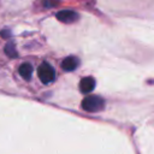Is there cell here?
I'll list each match as a JSON object with an SVG mask.
<instances>
[{
  "label": "cell",
  "mask_w": 154,
  "mask_h": 154,
  "mask_svg": "<svg viewBox=\"0 0 154 154\" xmlns=\"http://www.w3.org/2000/svg\"><path fill=\"white\" fill-rule=\"evenodd\" d=\"M18 71H19V75H20L24 79L29 81V79L31 78V75H32V66H31L29 63H24V64H22V65L19 66Z\"/></svg>",
  "instance_id": "obj_6"
},
{
  "label": "cell",
  "mask_w": 154,
  "mask_h": 154,
  "mask_svg": "<svg viewBox=\"0 0 154 154\" xmlns=\"http://www.w3.org/2000/svg\"><path fill=\"white\" fill-rule=\"evenodd\" d=\"M78 59L76 58V57H67V58H65L64 60H63V63H61V67H63V70H65V71H73L77 66H78Z\"/></svg>",
  "instance_id": "obj_5"
},
{
  "label": "cell",
  "mask_w": 154,
  "mask_h": 154,
  "mask_svg": "<svg viewBox=\"0 0 154 154\" xmlns=\"http://www.w3.org/2000/svg\"><path fill=\"white\" fill-rule=\"evenodd\" d=\"M37 75L43 84H49L55 78V71L48 63H42L37 69Z\"/></svg>",
  "instance_id": "obj_2"
},
{
  "label": "cell",
  "mask_w": 154,
  "mask_h": 154,
  "mask_svg": "<svg viewBox=\"0 0 154 154\" xmlns=\"http://www.w3.org/2000/svg\"><path fill=\"white\" fill-rule=\"evenodd\" d=\"M5 53H6L10 58H16V57H17V52H16V48H14L13 42H8V43L5 46Z\"/></svg>",
  "instance_id": "obj_7"
},
{
  "label": "cell",
  "mask_w": 154,
  "mask_h": 154,
  "mask_svg": "<svg viewBox=\"0 0 154 154\" xmlns=\"http://www.w3.org/2000/svg\"><path fill=\"white\" fill-rule=\"evenodd\" d=\"M105 107V101L102 97L96 95H90L83 99L82 108L87 112H99Z\"/></svg>",
  "instance_id": "obj_1"
},
{
  "label": "cell",
  "mask_w": 154,
  "mask_h": 154,
  "mask_svg": "<svg viewBox=\"0 0 154 154\" xmlns=\"http://www.w3.org/2000/svg\"><path fill=\"white\" fill-rule=\"evenodd\" d=\"M8 36H10V31L8 30H2L1 31V37L5 38V37H8Z\"/></svg>",
  "instance_id": "obj_8"
},
{
  "label": "cell",
  "mask_w": 154,
  "mask_h": 154,
  "mask_svg": "<svg viewBox=\"0 0 154 154\" xmlns=\"http://www.w3.org/2000/svg\"><path fill=\"white\" fill-rule=\"evenodd\" d=\"M57 19L63 23H73L78 19V14L75 11L70 10H63L57 13Z\"/></svg>",
  "instance_id": "obj_3"
},
{
  "label": "cell",
  "mask_w": 154,
  "mask_h": 154,
  "mask_svg": "<svg viewBox=\"0 0 154 154\" xmlns=\"http://www.w3.org/2000/svg\"><path fill=\"white\" fill-rule=\"evenodd\" d=\"M95 88V79L93 77H84L79 82V90L83 94H88L93 91Z\"/></svg>",
  "instance_id": "obj_4"
}]
</instances>
